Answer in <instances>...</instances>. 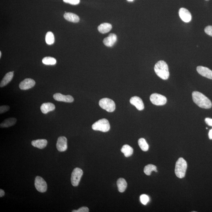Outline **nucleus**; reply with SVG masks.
<instances>
[{
  "label": "nucleus",
  "instance_id": "nucleus-29",
  "mask_svg": "<svg viewBox=\"0 0 212 212\" xmlns=\"http://www.w3.org/2000/svg\"><path fill=\"white\" fill-rule=\"evenodd\" d=\"M63 1L66 3L74 5H77L80 3V0H63Z\"/></svg>",
  "mask_w": 212,
  "mask_h": 212
},
{
  "label": "nucleus",
  "instance_id": "nucleus-32",
  "mask_svg": "<svg viewBox=\"0 0 212 212\" xmlns=\"http://www.w3.org/2000/svg\"><path fill=\"white\" fill-rule=\"evenodd\" d=\"M72 212H89V209L87 207H83L77 210H73Z\"/></svg>",
  "mask_w": 212,
  "mask_h": 212
},
{
  "label": "nucleus",
  "instance_id": "nucleus-23",
  "mask_svg": "<svg viewBox=\"0 0 212 212\" xmlns=\"http://www.w3.org/2000/svg\"><path fill=\"white\" fill-rule=\"evenodd\" d=\"M121 152L123 153L125 157H128L132 155L133 153V149L129 145H125L122 147Z\"/></svg>",
  "mask_w": 212,
  "mask_h": 212
},
{
  "label": "nucleus",
  "instance_id": "nucleus-22",
  "mask_svg": "<svg viewBox=\"0 0 212 212\" xmlns=\"http://www.w3.org/2000/svg\"><path fill=\"white\" fill-rule=\"evenodd\" d=\"M117 184L118 190L120 193H123L126 190L127 184L126 180L123 178H120L117 180Z\"/></svg>",
  "mask_w": 212,
  "mask_h": 212
},
{
  "label": "nucleus",
  "instance_id": "nucleus-27",
  "mask_svg": "<svg viewBox=\"0 0 212 212\" xmlns=\"http://www.w3.org/2000/svg\"><path fill=\"white\" fill-rule=\"evenodd\" d=\"M43 64L46 65H53L56 63V60L54 58L50 57H45L42 60Z\"/></svg>",
  "mask_w": 212,
  "mask_h": 212
},
{
  "label": "nucleus",
  "instance_id": "nucleus-20",
  "mask_svg": "<svg viewBox=\"0 0 212 212\" xmlns=\"http://www.w3.org/2000/svg\"><path fill=\"white\" fill-rule=\"evenodd\" d=\"M112 28V25L108 23H102L97 28L99 32L103 34L108 33Z\"/></svg>",
  "mask_w": 212,
  "mask_h": 212
},
{
  "label": "nucleus",
  "instance_id": "nucleus-19",
  "mask_svg": "<svg viewBox=\"0 0 212 212\" xmlns=\"http://www.w3.org/2000/svg\"><path fill=\"white\" fill-rule=\"evenodd\" d=\"M17 121V119L14 117L7 118L1 123L0 127L1 128L9 127L14 125Z\"/></svg>",
  "mask_w": 212,
  "mask_h": 212
},
{
  "label": "nucleus",
  "instance_id": "nucleus-12",
  "mask_svg": "<svg viewBox=\"0 0 212 212\" xmlns=\"http://www.w3.org/2000/svg\"><path fill=\"white\" fill-rule=\"evenodd\" d=\"M130 102L132 105L135 106L139 111H142L144 109V105L143 101L140 97H132L130 99Z\"/></svg>",
  "mask_w": 212,
  "mask_h": 212
},
{
  "label": "nucleus",
  "instance_id": "nucleus-36",
  "mask_svg": "<svg viewBox=\"0 0 212 212\" xmlns=\"http://www.w3.org/2000/svg\"><path fill=\"white\" fill-rule=\"evenodd\" d=\"M128 1H129V2H132L133 1H134V0H127Z\"/></svg>",
  "mask_w": 212,
  "mask_h": 212
},
{
  "label": "nucleus",
  "instance_id": "nucleus-38",
  "mask_svg": "<svg viewBox=\"0 0 212 212\" xmlns=\"http://www.w3.org/2000/svg\"><path fill=\"white\" fill-rule=\"evenodd\" d=\"M206 1H207V0H206Z\"/></svg>",
  "mask_w": 212,
  "mask_h": 212
},
{
  "label": "nucleus",
  "instance_id": "nucleus-25",
  "mask_svg": "<svg viewBox=\"0 0 212 212\" xmlns=\"http://www.w3.org/2000/svg\"><path fill=\"white\" fill-rule=\"evenodd\" d=\"M46 42L48 44L51 45L54 43L55 41L54 36V34L52 32H48L46 34L45 37Z\"/></svg>",
  "mask_w": 212,
  "mask_h": 212
},
{
  "label": "nucleus",
  "instance_id": "nucleus-21",
  "mask_svg": "<svg viewBox=\"0 0 212 212\" xmlns=\"http://www.w3.org/2000/svg\"><path fill=\"white\" fill-rule=\"evenodd\" d=\"M64 18L68 21L73 23H78L80 21V18L75 14L70 13H66L64 14Z\"/></svg>",
  "mask_w": 212,
  "mask_h": 212
},
{
  "label": "nucleus",
  "instance_id": "nucleus-31",
  "mask_svg": "<svg viewBox=\"0 0 212 212\" xmlns=\"http://www.w3.org/2000/svg\"><path fill=\"white\" fill-rule=\"evenodd\" d=\"M205 32L207 35L212 37V26H208L205 29Z\"/></svg>",
  "mask_w": 212,
  "mask_h": 212
},
{
  "label": "nucleus",
  "instance_id": "nucleus-3",
  "mask_svg": "<svg viewBox=\"0 0 212 212\" xmlns=\"http://www.w3.org/2000/svg\"><path fill=\"white\" fill-rule=\"evenodd\" d=\"M187 167L186 161L182 158H179L176 162L175 169V173L177 177L183 178L185 177Z\"/></svg>",
  "mask_w": 212,
  "mask_h": 212
},
{
  "label": "nucleus",
  "instance_id": "nucleus-30",
  "mask_svg": "<svg viewBox=\"0 0 212 212\" xmlns=\"http://www.w3.org/2000/svg\"><path fill=\"white\" fill-rule=\"evenodd\" d=\"M9 109H10V107L8 106H6V105L1 106L0 107V113L1 114L4 113L8 111Z\"/></svg>",
  "mask_w": 212,
  "mask_h": 212
},
{
  "label": "nucleus",
  "instance_id": "nucleus-17",
  "mask_svg": "<svg viewBox=\"0 0 212 212\" xmlns=\"http://www.w3.org/2000/svg\"><path fill=\"white\" fill-rule=\"evenodd\" d=\"M13 75L14 72L13 71V72H9L6 74L1 82L0 87L1 88L4 87V86L8 84L12 81L13 78Z\"/></svg>",
  "mask_w": 212,
  "mask_h": 212
},
{
  "label": "nucleus",
  "instance_id": "nucleus-16",
  "mask_svg": "<svg viewBox=\"0 0 212 212\" xmlns=\"http://www.w3.org/2000/svg\"><path fill=\"white\" fill-rule=\"evenodd\" d=\"M55 106V105L51 103H46L43 104L40 107L42 112L46 114L48 112L54 110Z\"/></svg>",
  "mask_w": 212,
  "mask_h": 212
},
{
  "label": "nucleus",
  "instance_id": "nucleus-7",
  "mask_svg": "<svg viewBox=\"0 0 212 212\" xmlns=\"http://www.w3.org/2000/svg\"><path fill=\"white\" fill-rule=\"evenodd\" d=\"M150 99L153 104L157 106H162L165 105L167 101L166 97L157 93L151 94L150 96Z\"/></svg>",
  "mask_w": 212,
  "mask_h": 212
},
{
  "label": "nucleus",
  "instance_id": "nucleus-5",
  "mask_svg": "<svg viewBox=\"0 0 212 212\" xmlns=\"http://www.w3.org/2000/svg\"><path fill=\"white\" fill-rule=\"evenodd\" d=\"M99 105L102 109L108 112H113L115 110V103L110 99L104 98L101 99L99 101Z\"/></svg>",
  "mask_w": 212,
  "mask_h": 212
},
{
  "label": "nucleus",
  "instance_id": "nucleus-6",
  "mask_svg": "<svg viewBox=\"0 0 212 212\" xmlns=\"http://www.w3.org/2000/svg\"><path fill=\"white\" fill-rule=\"evenodd\" d=\"M82 170L79 168H74L71 175V183L73 186L76 187L78 186L81 178L83 175Z\"/></svg>",
  "mask_w": 212,
  "mask_h": 212
},
{
  "label": "nucleus",
  "instance_id": "nucleus-14",
  "mask_svg": "<svg viewBox=\"0 0 212 212\" xmlns=\"http://www.w3.org/2000/svg\"><path fill=\"white\" fill-rule=\"evenodd\" d=\"M197 71L203 76L212 80V71L208 68L203 66H199L197 67Z\"/></svg>",
  "mask_w": 212,
  "mask_h": 212
},
{
  "label": "nucleus",
  "instance_id": "nucleus-37",
  "mask_svg": "<svg viewBox=\"0 0 212 212\" xmlns=\"http://www.w3.org/2000/svg\"><path fill=\"white\" fill-rule=\"evenodd\" d=\"M1 52L0 51V58H1Z\"/></svg>",
  "mask_w": 212,
  "mask_h": 212
},
{
  "label": "nucleus",
  "instance_id": "nucleus-13",
  "mask_svg": "<svg viewBox=\"0 0 212 212\" xmlns=\"http://www.w3.org/2000/svg\"><path fill=\"white\" fill-rule=\"evenodd\" d=\"M54 99L59 101H63L66 103H72L74 99L70 95H64L60 93H56L53 96Z\"/></svg>",
  "mask_w": 212,
  "mask_h": 212
},
{
  "label": "nucleus",
  "instance_id": "nucleus-2",
  "mask_svg": "<svg viewBox=\"0 0 212 212\" xmlns=\"http://www.w3.org/2000/svg\"><path fill=\"white\" fill-rule=\"evenodd\" d=\"M154 70L156 75L163 80H167L169 77L168 65L163 61H158L154 66Z\"/></svg>",
  "mask_w": 212,
  "mask_h": 212
},
{
  "label": "nucleus",
  "instance_id": "nucleus-15",
  "mask_svg": "<svg viewBox=\"0 0 212 212\" xmlns=\"http://www.w3.org/2000/svg\"><path fill=\"white\" fill-rule=\"evenodd\" d=\"M116 41V35L114 34H111L107 38L104 39L103 43L105 46L108 47H112L115 44Z\"/></svg>",
  "mask_w": 212,
  "mask_h": 212
},
{
  "label": "nucleus",
  "instance_id": "nucleus-4",
  "mask_svg": "<svg viewBox=\"0 0 212 212\" xmlns=\"http://www.w3.org/2000/svg\"><path fill=\"white\" fill-rule=\"evenodd\" d=\"M92 128L94 131L107 132L110 129V125L107 120L102 119L94 123L92 125Z\"/></svg>",
  "mask_w": 212,
  "mask_h": 212
},
{
  "label": "nucleus",
  "instance_id": "nucleus-10",
  "mask_svg": "<svg viewBox=\"0 0 212 212\" xmlns=\"http://www.w3.org/2000/svg\"><path fill=\"white\" fill-rule=\"evenodd\" d=\"M56 147L59 151H65L68 148L67 140L66 137H59L57 141Z\"/></svg>",
  "mask_w": 212,
  "mask_h": 212
},
{
  "label": "nucleus",
  "instance_id": "nucleus-1",
  "mask_svg": "<svg viewBox=\"0 0 212 212\" xmlns=\"http://www.w3.org/2000/svg\"><path fill=\"white\" fill-rule=\"evenodd\" d=\"M193 101L199 107L205 109H209L211 108V102L209 99L201 93L194 91L192 93Z\"/></svg>",
  "mask_w": 212,
  "mask_h": 212
},
{
  "label": "nucleus",
  "instance_id": "nucleus-34",
  "mask_svg": "<svg viewBox=\"0 0 212 212\" xmlns=\"http://www.w3.org/2000/svg\"><path fill=\"white\" fill-rule=\"evenodd\" d=\"M4 194H5V192H4V190L2 189H0V197H3Z\"/></svg>",
  "mask_w": 212,
  "mask_h": 212
},
{
  "label": "nucleus",
  "instance_id": "nucleus-8",
  "mask_svg": "<svg viewBox=\"0 0 212 212\" xmlns=\"http://www.w3.org/2000/svg\"><path fill=\"white\" fill-rule=\"evenodd\" d=\"M35 186L36 189L41 193H44L47 191V185L42 178L37 176L35 180Z\"/></svg>",
  "mask_w": 212,
  "mask_h": 212
},
{
  "label": "nucleus",
  "instance_id": "nucleus-28",
  "mask_svg": "<svg viewBox=\"0 0 212 212\" xmlns=\"http://www.w3.org/2000/svg\"><path fill=\"white\" fill-rule=\"evenodd\" d=\"M140 199L143 205H145L149 202V198L146 194H142L140 196Z\"/></svg>",
  "mask_w": 212,
  "mask_h": 212
},
{
  "label": "nucleus",
  "instance_id": "nucleus-18",
  "mask_svg": "<svg viewBox=\"0 0 212 212\" xmlns=\"http://www.w3.org/2000/svg\"><path fill=\"white\" fill-rule=\"evenodd\" d=\"M47 141L45 139H39L32 142V146L39 149H43L45 147L47 146Z\"/></svg>",
  "mask_w": 212,
  "mask_h": 212
},
{
  "label": "nucleus",
  "instance_id": "nucleus-33",
  "mask_svg": "<svg viewBox=\"0 0 212 212\" xmlns=\"http://www.w3.org/2000/svg\"><path fill=\"white\" fill-rule=\"evenodd\" d=\"M205 122L209 126L212 127V119L209 118H206L205 119Z\"/></svg>",
  "mask_w": 212,
  "mask_h": 212
},
{
  "label": "nucleus",
  "instance_id": "nucleus-24",
  "mask_svg": "<svg viewBox=\"0 0 212 212\" xmlns=\"http://www.w3.org/2000/svg\"><path fill=\"white\" fill-rule=\"evenodd\" d=\"M153 171L157 172L156 167L155 165L152 164L147 165L144 168V172L148 176L150 175L151 174L152 172Z\"/></svg>",
  "mask_w": 212,
  "mask_h": 212
},
{
  "label": "nucleus",
  "instance_id": "nucleus-11",
  "mask_svg": "<svg viewBox=\"0 0 212 212\" xmlns=\"http://www.w3.org/2000/svg\"><path fill=\"white\" fill-rule=\"evenodd\" d=\"M179 16L183 21L184 22L189 23L192 19L191 13L187 9L182 8L179 9Z\"/></svg>",
  "mask_w": 212,
  "mask_h": 212
},
{
  "label": "nucleus",
  "instance_id": "nucleus-9",
  "mask_svg": "<svg viewBox=\"0 0 212 212\" xmlns=\"http://www.w3.org/2000/svg\"><path fill=\"white\" fill-rule=\"evenodd\" d=\"M35 82L33 79L27 78L21 82L19 84V88L22 90H27L31 89L35 86Z\"/></svg>",
  "mask_w": 212,
  "mask_h": 212
},
{
  "label": "nucleus",
  "instance_id": "nucleus-26",
  "mask_svg": "<svg viewBox=\"0 0 212 212\" xmlns=\"http://www.w3.org/2000/svg\"><path fill=\"white\" fill-rule=\"evenodd\" d=\"M138 143L139 146L142 151H148L149 146H148V145L145 139L141 138L139 139Z\"/></svg>",
  "mask_w": 212,
  "mask_h": 212
},
{
  "label": "nucleus",
  "instance_id": "nucleus-35",
  "mask_svg": "<svg viewBox=\"0 0 212 212\" xmlns=\"http://www.w3.org/2000/svg\"><path fill=\"white\" fill-rule=\"evenodd\" d=\"M209 137L210 140H212V128L210 130L209 132Z\"/></svg>",
  "mask_w": 212,
  "mask_h": 212
}]
</instances>
